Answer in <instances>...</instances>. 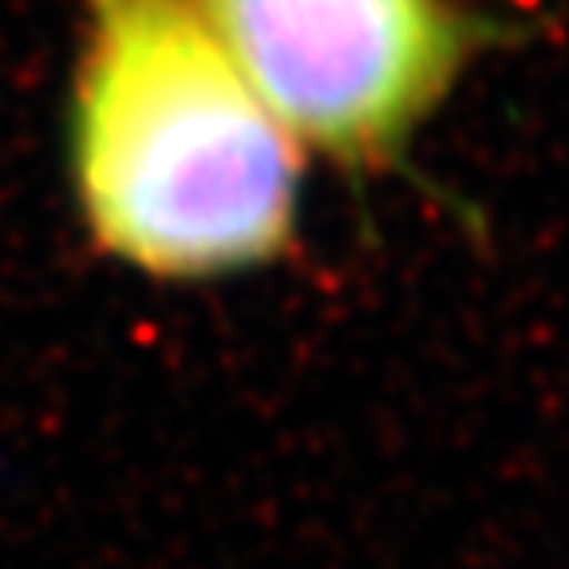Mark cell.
<instances>
[{
    "mask_svg": "<svg viewBox=\"0 0 569 569\" xmlns=\"http://www.w3.org/2000/svg\"><path fill=\"white\" fill-rule=\"evenodd\" d=\"M68 178L91 246L167 284L281 261L305 151L190 0H80Z\"/></svg>",
    "mask_w": 569,
    "mask_h": 569,
    "instance_id": "cell-1",
    "label": "cell"
},
{
    "mask_svg": "<svg viewBox=\"0 0 569 569\" xmlns=\"http://www.w3.org/2000/svg\"><path fill=\"white\" fill-rule=\"evenodd\" d=\"M305 154L365 182L515 28L467 0H190Z\"/></svg>",
    "mask_w": 569,
    "mask_h": 569,
    "instance_id": "cell-2",
    "label": "cell"
}]
</instances>
